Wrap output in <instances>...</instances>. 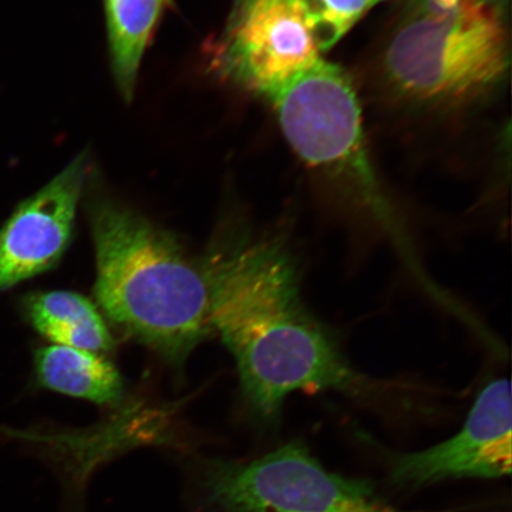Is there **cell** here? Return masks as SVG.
Returning <instances> with one entry per match:
<instances>
[{
    "label": "cell",
    "mask_w": 512,
    "mask_h": 512,
    "mask_svg": "<svg viewBox=\"0 0 512 512\" xmlns=\"http://www.w3.org/2000/svg\"><path fill=\"white\" fill-rule=\"evenodd\" d=\"M202 268L211 328L232 352L243 395L262 421L278 419L299 392L369 402L400 389L358 370L311 311L285 236L235 228L210 247Z\"/></svg>",
    "instance_id": "6da1fadb"
},
{
    "label": "cell",
    "mask_w": 512,
    "mask_h": 512,
    "mask_svg": "<svg viewBox=\"0 0 512 512\" xmlns=\"http://www.w3.org/2000/svg\"><path fill=\"white\" fill-rule=\"evenodd\" d=\"M95 296L108 318L166 360L182 362L213 331L202 265L169 232L108 198H93Z\"/></svg>",
    "instance_id": "7a4b0ae2"
},
{
    "label": "cell",
    "mask_w": 512,
    "mask_h": 512,
    "mask_svg": "<svg viewBox=\"0 0 512 512\" xmlns=\"http://www.w3.org/2000/svg\"><path fill=\"white\" fill-rule=\"evenodd\" d=\"M390 82L422 101L471 99L502 80L509 35L498 0H420L384 57Z\"/></svg>",
    "instance_id": "3957f363"
},
{
    "label": "cell",
    "mask_w": 512,
    "mask_h": 512,
    "mask_svg": "<svg viewBox=\"0 0 512 512\" xmlns=\"http://www.w3.org/2000/svg\"><path fill=\"white\" fill-rule=\"evenodd\" d=\"M288 144L306 164L349 189L416 271L413 247L384 196L364 142L362 114L349 76L323 59L270 98Z\"/></svg>",
    "instance_id": "277c9868"
},
{
    "label": "cell",
    "mask_w": 512,
    "mask_h": 512,
    "mask_svg": "<svg viewBox=\"0 0 512 512\" xmlns=\"http://www.w3.org/2000/svg\"><path fill=\"white\" fill-rule=\"evenodd\" d=\"M202 486L217 512H413L392 507L362 479L326 470L300 441L251 463H211Z\"/></svg>",
    "instance_id": "5b68a950"
},
{
    "label": "cell",
    "mask_w": 512,
    "mask_h": 512,
    "mask_svg": "<svg viewBox=\"0 0 512 512\" xmlns=\"http://www.w3.org/2000/svg\"><path fill=\"white\" fill-rule=\"evenodd\" d=\"M320 59L307 0H234L213 64L223 78L268 99Z\"/></svg>",
    "instance_id": "8992f818"
},
{
    "label": "cell",
    "mask_w": 512,
    "mask_h": 512,
    "mask_svg": "<svg viewBox=\"0 0 512 512\" xmlns=\"http://www.w3.org/2000/svg\"><path fill=\"white\" fill-rule=\"evenodd\" d=\"M511 430L510 381H491L480 390L462 430L424 451L394 457L390 479L419 488L446 479L509 476Z\"/></svg>",
    "instance_id": "52a82bcc"
},
{
    "label": "cell",
    "mask_w": 512,
    "mask_h": 512,
    "mask_svg": "<svg viewBox=\"0 0 512 512\" xmlns=\"http://www.w3.org/2000/svg\"><path fill=\"white\" fill-rule=\"evenodd\" d=\"M88 171L87 157L76 158L0 229V293L59 264L73 238Z\"/></svg>",
    "instance_id": "ba28073f"
},
{
    "label": "cell",
    "mask_w": 512,
    "mask_h": 512,
    "mask_svg": "<svg viewBox=\"0 0 512 512\" xmlns=\"http://www.w3.org/2000/svg\"><path fill=\"white\" fill-rule=\"evenodd\" d=\"M22 309L34 329L56 345L95 354L114 347L104 318L91 300L79 293H30L23 299Z\"/></svg>",
    "instance_id": "9c48e42d"
},
{
    "label": "cell",
    "mask_w": 512,
    "mask_h": 512,
    "mask_svg": "<svg viewBox=\"0 0 512 512\" xmlns=\"http://www.w3.org/2000/svg\"><path fill=\"white\" fill-rule=\"evenodd\" d=\"M35 373L42 387L73 398L108 406L124 399L118 369L92 351L49 345L36 351Z\"/></svg>",
    "instance_id": "30bf717a"
},
{
    "label": "cell",
    "mask_w": 512,
    "mask_h": 512,
    "mask_svg": "<svg viewBox=\"0 0 512 512\" xmlns=\"http://www.w3.org/2000/svg\"><path fill=\"white\" fill-rule=\"evenodd\" d=\"M169 0H105L108 43L115 83L133 98L140 66Z\"/></svg>",
    "instance_id": "8fae6325"
},
{
    "label": "cell",
    "mask_w": 512,
    "mask_h": 512,
    "mask_svg": "<svg viewBox=\"0 0 512 512\" xmlns=\"http://www.w3.org/2000/svg\"><path fill=\"white\" fill-rule=\"evenodd\" d=\"M374 5V0H307V25L319 53L341 41Z\"/></svg>",
    "instance_id": "7c38bea8"
},
{
    "label": "cell",
    "mask_w": 512,
    "mask_h": 512,
    "mask_svg": "<svg viewBox=\"0 0 512 512\" xmlns=\"http://www.w3.org/2000/svg\"><path fill=\"white\" fill-rule=\"evenodd\" d=\"M379 2H382V0H374V3H379Z\"/></svg>",
    "instance_id": "4fadbf2b"
}]
</instances>
